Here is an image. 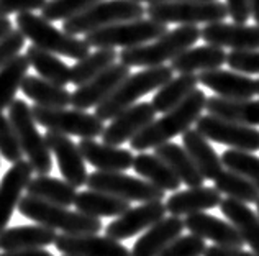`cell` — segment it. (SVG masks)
<instances>
[{
    "label": "cell",
    "instance_id": "obj_1",
    "mask_svg": "<svg viewBox=\"0 0 259 256\" xmlns=\"http://www.w3.org/2000/svg\"><path fill=\"white\" fill-rule=\"evenodd\" d=\"M207 96L203 91L195 89L190 96L181 102L172 110L166 112L158 120H153L148 126L130 140L132 150L145 153L146 150H154L164 143H169L177 135H182L192 126L202 112L205 110Z\"/></svg>",
    "mask_w": 259,
    "mask_h": 256
},
{
    "label": "cell",
    "instance_id": "obj_2",
    "mask_svg": "<svg viewBox=\"0 0 259 256\" xmlns=\"http://www.w3.org/2000/svg\"><path fill=\"white\" fill-rule=\"evenodd\" d=\"M17 208L25 219L38 222L39 225L53 228L56 232L59 230L64 235H99L100 230H104L100 219L72 212L67 207L51 204L28 194L20 199Z\"/></svg>",
    "mask_w": 259,
    "mask_h": 256
},
{
    "label": "cell",
    "instance_id": "obj_3",
    "mask_svg": "<svg viewBox=\"0 0 259 256\" xmlns=\"http://www.w3.org/2000/svg\"><path fill=\"white\" fill-rule=\"evenodd\" d=\"M200 38V28L195 25H182L167 31L166 35L154 39L153 43H146L135 48L121 50L118 59L121 64L128 67H156L167 61H172L197 43Z\"/></svg>",
    "mask_w": 259,
    "mask_h": 256
},
{
    "label": "cell",
    "instance_id": "obj_4",
    "mask_svg": "<svg viewBox=\"0 0 259 256\" xmlns=\"http://www.w3.org/2000/svg\"><path fill=\"white\" fill-rule=\"evenodd\" d=\"M172 76V67L166 64L156 67H145L140 72L130 74L104 102L95 107V115L102 122L115 118L118 113L135 105L136 100L141 99L143 96H146V94L153 91H158L167 80H171Z\"/></svg>",
    "mask_w": 259,
    "mask_h": 256
},
{
    "label": "cell",
    "instance_id": "obj_5",
    "mask_svg": "<svg viewBox=\"0 0 259 256\" xmlns=\"http://www.w3.org/2000/svg\"><path fill=\"white\" fill-rule=\"evenodd\" d=\"M17 30L30 41L53 55H61L71 59L85 58L91 53V46L85 43V39L77 36H71L67 33L58 30L46 18L35 13H20L15 18Z\"/></svg>",
    "mask_w": 259,
    "mask_h": 256
},
{
    "label": "cell",
    "instance_id": "obj_6",
    "mask_svg": "<svg viewBox=\"0 0 259 256\" xmlns=\"http://www.w3.org/2000/svg\"><path fill=\"white\" fill-rule=\"evenodd\" d=\"M145 7L135 0H102L79 15L66 20L63 30L71 36L89 35L115 23L140 20L145 17Z\"/></svg>",
    "mask_w": 259,
    "mask_h": 256
},
{
    "label": "cell",
    "instance_id": "obj_7",
    "mask_svg": "<svg viewBox=\"0 0 259 256\" xmlns=\"http://www.w3.org/2000/svg\"><path fill=\"white\" fill-rule=\"evenodd\" d=\"M9 120L33 171L38 174H50L53 171L51 151L46 145L45 135L38 132V123L33 118L31 107L25 100L15 99L9 107Z\"/></svg>",
    "mask_w": 259,
    "mask_h": 256
},
{
    "label": "cell",
    "instance_id": "obj_8",
    "mask_svg": "<svg viewBox=\"0 0 259 256\" xmlns=\"http://www.w3.org/2000/svg\"><path fill=\"white\" fill-rule=\"evenodd\" d=\"M167 25L159 23L151 18H140L133 22L115 23L97 31H92L85 35V43L91 48H135L146 43H151L154 39L166 35Z\"/></svg>",
    "mask_w": 259,
    "mask_h": 256
},
{
    "label": "cell",
    "instance_id": "obj_9",
    "mask_svg": "<svg viewBox=\"0 0 259 256\" xmlns=\"http://www.w3.org/2000/svg\"><path fill=\"white\" fill-rule=\"evenodd\" d=\"M148 18L159 23H179L199 25V23H218L228 17L227 4L220 0H187V2H159L146 7Z\"/></svg>",
    "mask_w": 259,
    "mask_h": 256
},
{
    "label": "cell",
    "instance_id": "obj_10",
    "mask_svg": "<svg viewBox=\"0 0 259 256\" xmlns=\"http://www.w3.org/2000/svg\"><path fill=\"white\" fill-rule=\"evenodd\" d=\"M33 118L38 125L48 128V132H56L63 135H72L80 140H95L104 133V122L95 115L87 113L85 110L72 109H46V107L33 105Z\"/></svg>",
    "mask_w": 259,
    "mask_h": 256
},
{
    "label": "cell",
    "instance_id": "obj_11",
    "mask_svg": "<svg viewBox=\"0 0 259 256\" xmlns=\"http://www.w3.org/2000/svg\"><path fill=\"white\" fill-rule=\"evenodd\" d=\"M85 186L92 191L110 194L113 197L123 199L126 202H162L164 191L149 184L148 181L135 176H128L125 173H104L95 171L89 174Z\"/></svg>",
    "mask_w": 259,
    "mask_h": 256
},
{
    "label": "cell",
    "instance_id": "obj_12",
    "mask_svg": "<svg viewBox=\"0 0 259 256\" xmlns=\"http://www.w3.org/2000/svg\"><path fill=\"white\" fill-rule=\"evenodd\" d=\"M195 130L203 138L215 143L227 145L231 150L254 153L259 150V130L231 120H225L215 115H200L195 122Z\"/></svg>",
    "mask_w": 259,
    "mask_h": 256
},
{
    "label": "cell",
    "instance_id": "obj_13",
    "mask_svg": "<svg viewBox=\"0 0 259 256\" xmlns=\"http://www.w3.org/2000/svg\"><path fill=\"white\" fill-rule=\"evenodd\" d=\"M128 76L130 67L121 63H115L84 86H79L71 94V105L77 110H87L100 105Z\"/></svg>",
    "mask_w": 259,
    "mask_h": 256
},
{
    "label": "cell",
    "instance_id": "obj_14",
    "mask_svg": "<svg viewBox=\"0 0 259 256\" xmlns=\"http://www.w3.org/2000/svg\"><path fill=\"white\" fill-rule=\"evenodd\" d=\"M166 204L164 202H148L138 207H133L120 215L113 222L105 227V235L108 238L117 241H123L135 237L141 232L148 230L149 227L158 224L166 217Z\"/></svg>",
    "mask_w": 259,
    "mask_h": 256
},
{
    "label": "cell",
    "instance_id": "obj_15",
    "mask_svg": "<svg viewBox=\"0 0 259 256\" xmlns=\"http://www.w3.org/2000/svg\"><path fill=\"white\" fill-rule=\"evenodd\" d=\"M45 140L50 151L56 156L61 176L64 178L66 183H69L74 187L85 186L89 174L79 146L67 135L56 132H48L45 135Z\"/></svg>",
    "mask_w": 259,
    "mask_h": 256
},
{
    "label": "cell",
    "instance_id": "obj_16",
    "mask_svg": "<svg viewBox=\"0 0 259 256\" xmlns=\"http://www.w3.org/2000/svg\"><path fill=\"white\" fill-rule=\"evenodd\" d=\"M200 38H203L207 45L230 48L233 51L259 50V25L210 23L200 30Z\"/></svg>",
    "mask_w": 259,
    "mask_h": 256
},
{
    "label": "cell",
    "instance_id": "obj_17",
    "mask_svg": "<svg viewBox=\"0 0 259 256\" xmlns=\"http://www.w3.org/2000/svg\"><path fill=\"white\" fill-rule=\"evenodd\" d=\"M156 117V110L151 102H140L118 113L112 122L104 128L102 140L105 145L120 146L136 137L143 128L148 126Z\"/></svg>",
    "mask_w": 259,
    "mask_h": 256
},
{
    "label": "cell",
    "instance_id": "obj_18",
    "mask_svg": "<svg viewBox=\"0 0 259 256\" xmlns=\"http://www.w3.org/2000/svg\"><path fill=\"white\" fill-rule=\"evenodd\" d=\"M54 246L66 256H130L120 241L100 235H58Z\"/></svg>",
    "mask_w": 259,
    "mask_h": 256
},
{
    "label": "cell",
    "instance_id": "obj_19",
    "mask_svg": "<svg viewBox=\"0 0 259 256\" xmlns=\"http://www.w3.org/2000/svg\"><path fill=\"white\" fill-rule=\"evenodd\" d=\"M33 178V167L26 159H20L13 163L0 181V233H2L13 215V210L18 207L20 199L23 197V191Z\"/></svg>",
    "mask_w": 259,
    "mask_h": 256
},
{
    "label": "cell",
    "instance_id": "obj_20",
    "mask_svg": "<svg viewBox=\"0 0 259 256\" xmlns=\"http://www.w3.org/2000/svg\"><path fill=\"white\" fill-rule=\"evenodd\" d=\"M199 84L213 91L217 97L227 100H248L256 96V84L246 74L235 71L212 69L203 71L199 76Z\"/></svg>",
    "mask_w": 259,
    "mask_h": 256
},
{
    "label": "cell",
    "instance_id": "obj_21",
    "mask_svg": "<svg viewBox=\"0 0 259 256\" xmlns=\"http://www.w3.org/2000/svg\"><path fill=\"white\" fill-rule=\"evenodd\" d=\"M184 227L187 230L202 240H210L218 246H231V248H243L244 241L236 228L213 215L199 212L187 215L184 219Z\"/></svg>",
    "mask_w": 259,
    "mask_h": 256
},
{
    "label": "cell",
    "instance_id": "obj_22",
    "mask_svg": "<svg viewBox=\"0 0 259 256\" xmlns=\"http://www.w3.org/2000/svg\"><path fill=\"white\" fill-rule=\"evenodd\" d=\"M79 151L85 163L92 164L97 171L123 173L133 167V153L123 148L99 143L95 140H80Z\"/></svg>",
    "mask_w": 259,
    "mask_h": 256
},
{
    "label": "cell",
    "instance_id": "obj_23",
    "mask_svg": "<svg viewBox=\"0 0 259 256\" xmlns=\"http://www.w3.org/2000/svg\"><path fill=\"white\" fill-rule=\"evenodd\" d=\"M184 228L186 227L181 217H164L141 235L133 245L130 256H158L171 241L181 237Z\"/></svg>",
    "mask_w": 259,
    "mask_h": 256
},
{
    "label": "cell",
    "instance_id": "obj_24",
    "mask_svg": "<svg viewBox=\"0 0 259 256\" xmlns=\"http://www.w3.org/2000/svg\"><path fill=\"white\" fill-rule=\"evenodd\" d=\"M222 194L215 187H189L186 191H177L166 200V210L174 215V217H182V215L199 214L208 208L220 207Z\"/></svg>",
    "mask_w": 259,
    "mask_h": 256
},
{
    "label": "cell",
    "instance_id": "obj_25",
    "mask_svg": "<svg viewBox=\"0 0 259 256\" xmlns=\"http://www.w3.org/2000/svg\"><path fill=\"white\" fill-rule=\"evenodd\" d=\"M58 238L56 230L45 225H18L10 227L0 233V250L20 251V250H38L54 245Z\"/></svg>",
    "mask_w": 259,
    "mask_h": 256
},
{
    "label": "cell",
    "instance_id": "obj_26",
    "mask_svg": "<svg viewBox=\"0 0 259 256\" xmlns=\"http://www.w3.org/2000/svg\"><path fill=\"white\" fill-rule=\"evenodd\" d=\"M182 145L203 179L215 181L220 176V173L223 171L222 158L208 143V140L203 138L195 128H189L187 132L182 133Z\"/></svg>",
    "mask_w": 259,
    "mask_h": 256
},
{
    "label": "cell",
    "instance_id": "obj_27",
    "mask_svg": "<svg viewBox=\"0 0 259 256\" xmlns=\"http://www.w3.org/2000/svg\"><path fill=\"white\" fill-rule=\"evenodd\" d=\"M227 64V53L220 46L203 45L189 48L171 61V67L174 72L179 74H195L197 71H212L220 69Z\"/></svg>",
    "mask_w": 259,
    "mask_h": 256
},
{
    "label": "cell",
    "instance_id": "obj_28",
    "mask_svg": "<svg viewBox=\"0 0 259 256\" xmlns=\"http://www.w3.org/2000/svg\"><path fill=\"white\" fill-rule=\"evenodd\" d=\"M220 210L241 235L244 243H248L254 254L259 256V217L256 212L251 210L246 204L233 199H223Z\"/></svg>",
    "mask_w": 259,
    "mask_h": 256
},
{
    "label": "cell",
    "instance_id": "obj_29",
    "mask_svg": "<svg viewBox=\"0 0 259 256\" xmlns=\"http://www.w3.org/2000/svg\"><path fill=\"white\" fill-rule=\"evenodd\" d=\"M205 110L210 115L220 117L231 122L259 126V100H227L222 97H207Z\"/></svg>",
    "mask_w": 259,
    "mask_h": 256
},
{
    "label": "cell",
    "instance_id": "obj_30",
    "mask_svg": "<svg viewBox=\"0 0 259 256\" xmlns=\"http://www.w3.org/2000/svg\"><path fill=\"white\" fill-rule=\"evenodd\" d=\"M154 154L159 159H162L164 163L171 167L172 173L179 178L181 183H184L187 187H200L203 186V176L200 171L197 169V166L194 164V161L190 159L187 151L184 150V146H179L169 141L158 148H154Z\"/></svg>",
    "mask_w": 259,
    "mask_h": 256
},
{
    "label": "cell",
    "instance_id": "obj_31",
    "mask_svg": "<svg viewBox=\"0 0 259 256\" xmlns=\"http://www.w3.org/2000/svg\"><path fill=\"white\" fill-rule=\"evenodd\" d=\"M77 212L85 214L89 217H120L126 210L132 208L130 202L113 197L110 194L99 192V191H80L77 192V197L74 200Z\"/></svg>",
    "mask_w": 259,
    "mask_h": 256
},
{
    "label": "cell",
    "instance_id": "obj_32",
    "mask_svg": "<svg viewBox=\"0 0 259 256\" xmlns=\"http://www.w3.org/2000/svg\"><path fill=\"white\" fill-rule=\"evenodd\" d=\"M133 169L141 176V179L148 181L149 184L156 186L161 191H177L181 187L179 178L172 173L164 161L159 159L156 154L140 153L133 159Z\"/></svg>",
    "mask_w": 259,
    "mask_h": 256
},
{
    "label": "cell",
    "instance_id": "obj_33",
    "mask_svg": "<svg viewBox=\"0 0 259 256\" xmlns=\"http://www.w3.org/2000/svg\"><path fill=\"white\" fill-rule=\"evenodd\" d=\"M20 91L31 99L35 105L46 109H66L71 105V92L66 87L56 86L39 76H26Z\"/></svg>",
    "mask_w": 259,
    "mask_h": 256
},
{
    "label": "cell",
    "instance_id": "obj_34",
    "mask_svg": "<svg viewBox=\"0 0 259 256\" xmlns=\"http://www.w3.org/2000/svg\"><path fill=\"white\" fill-rule=\"evenodd\" d=\"M26 194L51 202V204L69 207L74 205V200L77 197V187L71 186L63 179L53 178L50 174H38L31 178L26 186Z\"/></svg>",
    "mask_w": 259,
    "mask_h": 256
},
{
    "label": "cell",
    "instance_id": "obj_35",
    "mask_svg": "<svg viewBox=\"0 0 259 256\" xmlns=\"http://www.w3.org/2000/svg\"><path fill=\"white\" fill-rule=\"evenodd\" d=\"M197 86H199V77L195 74H179L177 77L167 80L154 94L151 100L153 109L156 110V113H166L172 110L174 107L184 102L197 89Z\"/></svg>",
    "mask_w": 259,
    "mask_h": 256
},
{
    "label": "cell",
    "instance_id": "obj_36",
    "mask_svg": "<svg viewBox=\"0 0 259 256\" xmlns=\"http://www.w3.org/2000/svg\"><path fill=\"white\" fill-rule=\"evenodd\" d=\"M25 56L28 59L30 66L35 67V71L41 79H46L61 87H66L71 82V67L61 61L53 53H48L38 48V46L31 45L26 48Z\"/></svg>",
    "mask_w": 259,
    "mask_h": 256
},
{
    "label": "cell",
    "instance_id": "obj_37",
    "mask_svg": "<svg viewBox=\"0 0 259 256\" xmlns=\"http://www.w3.org/2000/svg\"><path fill=\"white\" fill-rule=\"evenodd\" d=\"M30 63L25 55H18L0 69V112L9 109L15 100L17 92L22 89L25 77L28 76Z\"/></svg>",
    "mask_w": 259,
    "mask_h": 256
},
{
    "label": "cell",
    "instance_id": "obj_38",
    "mask_svg": "<svg viewBox=\"0 0 259 256\" xmlns=\"http://www.w3.org/2000/svg\"><path fill=\"white\" fill-rule=\"evenodd\" d=\"M118 59V53L112 48H102L89 55L71 67V82L84 86L95 76H99L110 66H113Z\"/></svg>",
    "mask_w": 259,
    "mask_h": 256
},
{
    "label": "cell",
    "instance_id": "obj_39",
    "mask_svg": "<svg viewBox=\"0 0 259 256\" xmlns=\"http://www.w3.org/2000/svg\"><path fill=\"white\" fill-rule=\"evenodd\" d=\"M215 189L220 194H227L228 199H233L243 204H256L259 200V191L253 183L235 171H222L215 181Z\"/></svg>",
    "mask_w": 259,
    "mask_h": 256
},
{
    "label": "cell",
    "instance_id": "obj_40",
    "mask_svg": "<svg viewBox=\"0 0 259 256\" xmlns=\"http://www.w3.org/2000/svg\"><path fill=\"white\" fill-rule=\"evenodd\" d=\"M220 158L223 166H227L230 171L241 174L259 191V156L240 150H227Z\"/></svg>",
    "mask_w": 259,
    "mask_h": 256
},
{
    "label": "cell",
    "instance_id": "obj_41",
    "mask_svg": "<svg viewBox=\"0 0 259 256\" xmlns=\"http://www.w3.org/2000/svg\"><path fill=\"white\" fill-rule=\"evenodd\" d=\"M99 2L102 0H50L43 7L41 17L48 22H59V20L66 22Z\"/></svg>",
    "mask_w": 259,
    "mask_h": 256
},
{
    "label": "cell",
    "instance_id": "obj_42",
    "mask_svg": "<svg viewBox=\"0 0 259 256\" xmlns=\"http://www.w3.org/2000/svg\"><path fill=\"white\" fill-rule=\"evenodd\" d=\"M0 154L12 164L20 161L23 156L15 130H13L9 117H5L2 112H0Z\"/></svg>",
    "mask_w": 259,
    "mask_h": 256
},
{
    "label": "cell",
    "instance_id": "obj_43",
    "mask_svg": "<svg viewBox=\"0 0 259 256\" xmlns=\"http://www.w3.org/2000/svg\"><path fill=\"white\" fill-rule=\"evenodd\" d=\"M207 250L205 240L195 235H181L174 241H171L158 256H203Z\"/></svg>",
    "mask_w": 259,
    "mask_h": 256
},
{
    "label": "cell",
    "instance_id": "obj_44",
    "mask_svg": "<svg viewBox=\"0 0 259 256\" xmlns=\"http://www.w3.org/2000/svg\"><path fill=\"white\" fill-rule=\"evenodd\" d=\"M227 64L240 74H259V50L231 51L227 55Z\"/></svg>",
    "mask_w": 259,
    "mask_h": 256
},
{
    "label": "cell",
    "instance_id": "obj_45",
    "mask_svg": "<svg viewBox=\"0 0 259 256\" xmlns=\"http://www.w3.org/2000/svg\"><path fill=\"white\" fill-rule=\"evenodd\" d=\"M25 39L26 38L18 30H12L0 39V69L20 55V50H23L25 46Z\"/></svg>",
    "mask_w": 259,
    "mask_h": 256
},
{
    "label": "cell",
    "instance_id": "obj_46",
    "mask_svg": "<svg viewBox=\"0 0 259 256\" xmlns=\"http://www.w3.org/2000/svg\"><path fill=\"white\" fill-rule=\"evenodd\" d=\"M48 0H0V17H9L12 13H33L43 10Z\"/></svg>",
    "mask_w": 259,
    "mask_h": 256
},
{
    "label": "cell",
    "instance_id": "obj_47",
    "mask_svg": "<svg viewBox=\"0 0 259 256\" xmlns=\"http://www.w3.org/2000/svg\"><path fill=\"white\" fill-rule=\"evenodd\" d=\"M227 9H228V17L233 20V23L244 25L251 17L248 0H227Z\"/></svg>",
    "mask_w": 259,
    "mask_h": 256
},
{
    "label": "cell",
    "instance_id": "obj_48",
    "mask_svg": "<svg viewBox=\"0 0 259 256\" xmlns=\"http://www.w3.org/2000/svg\"><path fill=\"white\" fill-rule=\"evenodd\" d=\"M203 256H256L254 253L243 250V248H231V246H207Z\"/></svg>",
    "mask_w": 259,
    "mask_h": 256
},
{
    "label": "cell",
    "instance_id": "obj_49",
    "mask_svg": "<svg viewBox=\"0 0 259 256\" xmlns=\"http://www.w3.org/2000/svg\"><path fill=\"white\" fill-rule=\"evenodd\" d=\"M0 256H54L48 250L43 248H38V250H20V251H5Z\"/></svg>",
    "mask_w": 259,
    "mask_h": 256
},
{
    "label": "cell",
    "instance_id": "obj_50",
    "mask_svg": "<svg viewBox=\"0 0 259 256\" xmlns=\"http://www.w3.org/2000/svg\"><path fill=\"white\" fill-rule=\"evenodd\" d=\"M13 30V23L9 17H0V39H2L7 33H10Z\"/></svg>",
    "mask_w": 259,
    "mask_h": 256
},
{
    "label": "cell",
    "instance_id": "obj_51",
    "mask_svg": "<svg viewBox=\"0 0 259 256\" xmlns=\"http://www.w3.org/2000/svg\"><path fill=\"white\" fill-rule=\"evenodd\" d=\"M249 2V12L254 22L259 25V0H248Z\"/></svg>",
    "mask_w": 259,
    "mask_h": 256
},
{
    "label": "cell",
    "instance_id": "obj_52",
    "mask_svg": "<svg viewBox=\"0 0 259 256\" xmlns=\"http://www.w3.org/2000/svg\"><path fill=\"white\" fill-rule=\"evenodd\" d=\"M135 2H148V4H159V2H187V0H135ZM203 2H208V0H203Z\"/></svg>",
    "mask_w": 259,
    "mask_h": 256
},
{
    "label": "cell",
    "instance_id": "obj_53",
    "mask_svg": "<svg viewBox=\"0 0 259 256\" xmlns=\"http://www.w3.org/2000/svg\"><path fill=\"white\" fill-rule=\"evenodd\" d=\"M254 84H256V94L259 96V79H256V80H254Z\"/></svg>",
    "mask_w": 259,
    "mask_h": 256
},
{
    "label": "cell",
    "instance_id": "obj_54",
    "mask_svg": "<svg viewBox=\"0 0 259 256\" xmlns=\"http://www.w3.org/2000/svg\"><path fill=\"white\" fill-rule=\"evenodd\" d=\"M256 215H257V217H259V200L256 202Z\"/></svg>",
    "mask_w": 259,
    "mask_h": 256
},
{
    "label": "cell",
    "instance_id": "obj_55",
    "mask_svg": "<svg viewBox=\"0 0 259 256\" xmlns=\"http://www.w3.org/2000/svg\"><path fill=\"white\" fill-rule=\"evenodd\" d=\"M63 256H66V254H63Z\"/></svg>",
    "mask_w": 259,
    "mask_h": 256
}]
</instances>
